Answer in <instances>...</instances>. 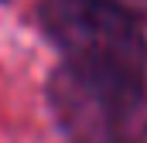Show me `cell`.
I'll list each match as a JSON object with an SVG mask.
<instances>
[{"label":"cell","instance_id":"cell-1","mask_svg":"<svg viewBox=\"0 0 147 143\" xmlns=\"http://www.w3.org/2000/svg\"><path fill=\"white\" fill-rule=\"evenodd\" d=\"M28 24L51 51L45 106L62 143H147V7L34 0Z\"/></svg>","mask_w":147,"mask_h":143},{"label":"cell","instance_id":"cell-2","mask_svg":"<svg viewBox=\"0 0 147 143\" xmlns=\"http://www.w3.org/2000/svg\"><path fill=\"white\" fill-rule=\"evenodd\" d=\"M0 3H7V0H0Z\"/></svg>","mask_w":147,"mask_h":143}]
</instances>
